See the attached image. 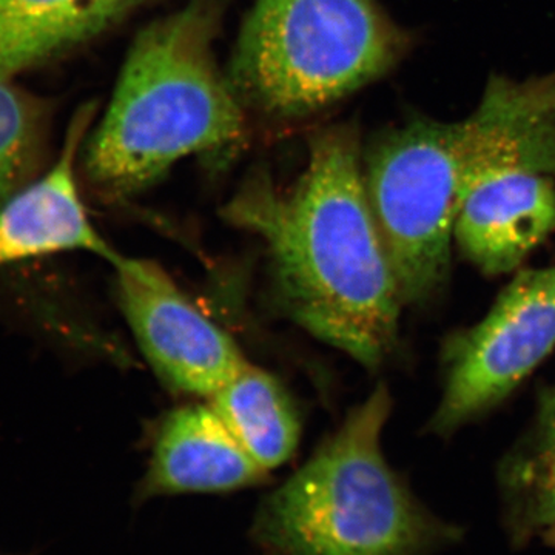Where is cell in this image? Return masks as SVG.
<instances>
[{
    "label": "cell",
    "instance_id": "1",
    "mask_svg": "<svg viewBox=\"0 0 555 555\" xmlns=\"http://www.w3.org/2000/svg\"><path fill=\"white\" fill-rule=\"evenodd\" d=\"M361 156L353 127L318 131L292 188L251 179L224 217L264 241L288 318L377 369L396 349L403 301L369 206Z\"/></svg>",
    "mask_w": 555,
    "mask_h": 555
},
{
    "label": "cell",
    "instance_id": "2",
    "mask_svg": "<svg viewBox=\"0 0 555 555\" xmlns=\"http://www.w3.org/2000/svg\"><path fill=\"white\" fill-rule=\"evenodd\" d=\"M361 166L401 301L429 305L448 283L455 219L470 192L505 171L555 179V75L492 76L466 119L389 130Z\"/></svg>",
    "mask_w": 555,
    "mask_h": 555
},
{
    "label": "cell",
    "instance_id": "3",
    "mask_svg": "<svg viewBox=\"0 0 555 555\" xmlns=\"http://www.w3.org/2000/svg\"><path fill=\"white\" fill-rule=\"evenodd\" d=\"M215 36L210 0H190L139 33L83 158L102 198H130L178 160L244 138V104L219 72Z\"/></svg>",
    "mask_w": 555,
    "mask_h": 555
},
{
    "label": "cell",
    "instance_id": "4",
    "mask_svg": "<svg viewBox=\"0 0 555 555\" xmlns=\"http://www.w3.org/2000/svg\"><path fill=\"white\" fill-rule=\"evenodd\" d=\"M392 412L385 385L369 393L294 476L262 500L251 537L266 555H436L463 529L437 517L387 462Z\"/></svg>",
    "mask_w": 555,
    "mask_h": 555
},
{
    "label": "cell",
    "instance_id": "5",
    "mask_svg": "<svg viewBox=\"0 0 555 555\" xmlns=\"http://www.w3.org/2000/svg\"><path fill=\"white\" fill-rule=\"evenodd\" d=\"M408 46L377 0H255L229 80L244 107L308 118L382 78Z\"/></svg>",
    "mask_w": 555,
    "mask_h": 555
},
{
    "label": "cell",
    "instance_id": "6",
    "mask_svg": "<svg viewBox=\"0 0 555 555\" xmlns=\"http://www.w3.org/2000/svg\"><path fill=\"white\" fill-rule=\"evenodd\" d=\"M555 350V264L520 270L473 326L441 346L430 433L448 437L502 404Z\"/></svg>",
    "mask_w": 555,
    "mask_h": 555
},
{
    "label": "cell",
    "instance_id": "7",
    "mask_svg": "<svg viewBox=\"0 0 555 555\" xmlns=\"http://www.w3.org/2000/svg\"><path fill=\"white\" fill-rule=\"evenodd\" d=\"M116 295L139 349L164 385L211 398L248 363L236 343L177 286L159 264L119 255Z\"/></svg>",
    "mask_w": 555,
    "mask_h": 555
},
{
    "label": "cell",
    "instance_id": "8",
    "mask_svg": "<svg viewBox=\"0 0 555 555\" xmlns=\"http://www.w3.org/2000/svg\"><path fill=\"white\" fill-rule=\"evenodd\" d=\"M555 233V179L513 170L486 179L460 207L454 243L486 276L514 272Z\"/></svg>",
    "mask_w": 555,
    "mask_h": 555
},
{
    "label": "cell",
    "instance_id": "9",
    "mask_svg": "<svg viewBox=\"0 0 555 555\" xmlns=\"http://www.w3.org/2000/svg\"><path fill=\"white\" fill-rule=\"evenodd\" d=\"M268 478L210 403L188 404L160 423L137 496L224 494Z\"/></svg>",
    "mask_w": 555,
    "mask_h": 555
},
{
    "label": "cell",
    "instance_id": "10",
    "mask_svg": "<svg viewBox=\"0 0 555 555\" xmlns=\"http://www.w3.org/2000/svg\"><path fill=\"white\" fill-rule=\"evenodd\" d=\"M89 116L83 113L73 124L64 153L49 173L27 182L0 206V269L62 251H89L109 264L119 258L91 224L73 169Z\"/></svg>",
    "mask_w": 555,
    "mask_h": 555
},
{
    "label": "cell",
    "instance_id": "11",
    "mask_svg": "<svg viewBox=\"0 0 555 555\" xmlns=\"http://www.w3.org/2000/svg\"><path fill=\"white\" fill-rule=\"evenodd\" d=\"M139 0H0V80L100 35Z\"/></svg>",
    "mask_w": 555,
    "mask_h": 555
},
{
    "label": "cell",
    "instance_id": "12",
    "mask_svg": "<svg viewBox=\"0 0 555 555\" xmlns=\"http://www.w3.org/2000/svg\"><path fill=\"white\" fill-rule=\"evenodd\" d=\"M496 483L514 546L555 531V382L540 392L531 426L500 462Z\"/></svg>",
    "mask_w": 555,
    "mask_h": 555
},
{
    "label": "cell",
    "instance_id": "13",
    "mask_svg": "<svg viewBox=\"0 0 555 555\" xmlns=\"http://www.w3.org/2000/svg\"><path fill=\"white\" fill-rule=\"evenodd\" d=\"M208 400L266 473L286 465L297 451L301 437L297 408L269 372L247 363Z\"/></svg>",
    "mask_w": 555,
    "mask_h": 555
},
{
    "label": "cell",
    "instance_id": "14",
    "mask_svg": "<svg viewBox=\"0 0 555 555\" xmlns=\"http://www.w3.org/2000/svg\"><path fill=\"white\" fill-rule=\"evenodd\" d=\"M38 115L30 102L0 80V206L27 184L38 158Z\"/></svg>",
    "mask_w": 555,
    "mask_h": 555
},
{
    "label": "cell",
    "instance_id": "15",
    "mask_svg": "<svg viewBox=\"0 0 555 555\" xmlns=\"http://www.w3.org/2000/svg\"><path fill=\"white\" fill-rule=\"evenodd\" d=\"M542 542L545 543V545L547 546L555 547V531L550 532V534L543 537Z\"/></svg>",
    "mask_w": 555,
    "mask_h": 555
}]
</instances>
